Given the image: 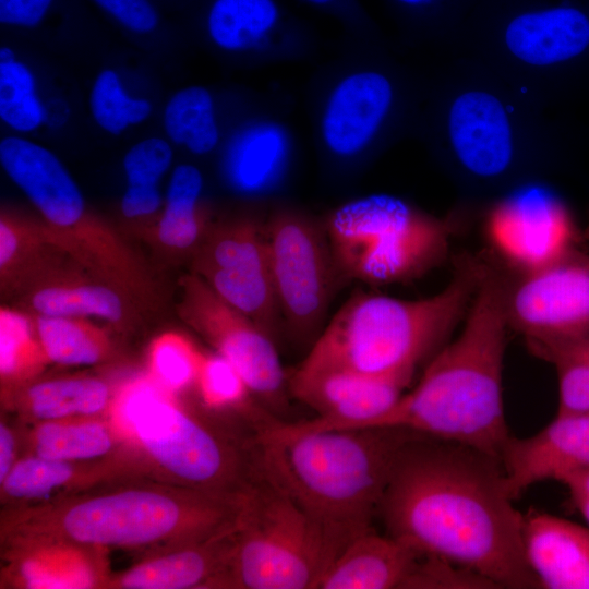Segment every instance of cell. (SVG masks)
<instances>
[{
	"label": "cell",
	"mask_w": 589,
	"mask_h": 589,
	"mask_svg": "<svg viewBox=\"0 0 589 589\" xmlns=\"http://www.w3.org/2000/svg\"><path fill=\"white\" fill-rule=\"evenodd\" d=\"M498 459L420 434L400 449L378 514L386 533L467 569L493 588H540L522 545V518Z\"/></svg>",
	"instance_id": "cell-1"
},
{
	"label": "cell",
	"mask_w": 589,
	"mask_h": 589,
	"mask_svg": "<svg viewBox=\"0 0 589 589\" xmlns=\"http://www.w3.org/2000/svg\"><path fill=\"white\" fill-rule=\"evenodd\" d=\"M429 92L423 133L462 215L568 161L575 136L478 59L459 53Z\"/></svg>",
	"instance_id": "cell-2"
},
{
	"label": "cell",
	"mask_w": 589,
	"mask_h": 589,
	"mask_svg": "<svg viewBox=\"0 0 589 589\" xmlns=\"http://www.w3.org/2000/svg\"><path fill=\"white\" fill-rule=\"evenodd\" d=\"M506 284L484 263L460 334L432 357L411 390L363 428L402 429L500 460L509 437L502 390Z\"/></svg>",
	"instance_id": "cell-3"
},
{
	"label": "cell",
	"mask_w": 589,
	"mask_h": 589,
	"mask_svg": "<svg viewBox=\"0 0 589 589\" xmlns=\"http://www.w3.org/2000/svg\"><path fill=\"white\" fill-rule=\"evenodd\" d=\"M417 433L395 428L290 432L256 420L259 471L322 530L336 553L372 529L394 464Z\"/></svg>",
	"instance_id": "cell-4"
},
{
	"label": "cell",
	"mask_w": 589,
	"mask_h": 589,
	"mask_svg": "<svg viewBox=\"0 0 589 589\" xmlns=\"http://www.w3.org/2000/svg\"><path fill=\"white\" fill-rule=\"evenodd\" d=\"M456 48L546 110L589 85V0H478Z\"/></svg>",
	"instance_id": "cell-5"
},
{
	"label": "cell",
	"mask_w": 589,
	"mask_h": 589,
	"mask_svg": "<svg viewBox=\"0 0 589 589\" xmlns=\"http://www.w3.org/2000/svg\"><path fill=\"white\" fill-rule=\"evenodd\" d=\"M483 264L472 257L460 259L445 288L423 299L353 294L300 364L369 376L413 375L422 361L444 346L468 311Z\"/></svg>",
	"instance_id": "cell-6"
},
{
	"label": "cell",
	"mask_w": 589,
	"mask_h": 589,
	"mask_svg": "<svg viewBox=\"0 0 589 589\" xmlns=\"http://www.w3.org/2000/svg\"><path fill=\"white\" fill-rule=\"evenodd\" d=\"M239 508V493L132 489L72 503L46 526L50 536L83 545L131 548L171 539L182 548L233 526Z\"/></svg>",
	"instance_id": "cell-7"
},
{
	"label": "cell",
	"mask_w": 589,
	"mask_h": 589,
	"mask_svg": "<svg viewBox=\"0 0 589 589\" xmlns=\"http://www.w3.org/2000/svg\"><path fill=\"white\" fill-rule=\"evenodd\" d=\"M454 225L397 195L371 193L339 205L325 231L341 276L387 285L413 280L437 266Z\"/></svg>",
	"instance_id": "cell-8"
},
{
	"label": "cell",
	"mask_w": 589,
	"mask_h": 589,
	"mask_svg": "<svg viewBox=\"0 0 589 589\" xmlns=\"http://www.w3.org/2000/svg\"><path fill=\"white\" fill-rule=\"evenodd\" d=\"M335 557L316 524L256 469L241 491L231 587L314 589Z\"/></svg>",
	"instance_id": "cell-9"
},
{
	"label": "cell",
	"mask_w": 589,
	"mask_h": 589,
	"mask_svg": "<svg viewBox=\"0 0 589 589\" xmlns=\"http://www.w3.org/2000/svg\"><path fill=\"white\" fill-rule=\"evenodd\" d=\"M122 410L154 460L189 488L236 494L253 478L243 472L249 466L233 448L166 400L151 383L129 385Z\"/></svg>",
	"instance_id": "cell-10"
},
{
	"label": "cell",
	"mask_w": 589,
	"mask_h": 589,
	"mask_svg": "<svg viewBox=\"0 0 589 589\" xmlns=\"http://www.w3.org/2000/svg\"><path fill=\"white\" fill-rule=\"evenodd\" d=\"M410 82L387 64L349 71L330 86L318 131L326 152L339 160L363 157L401 129L411 115Z\"/></svg>",
	"instance_id": "cell-11"
},
{
	"label": "cell",
	"mask_w": 589,
	"mask_h": 589,
	"mask_svg": "<svg viewBox=\"0 0 589 589\" xmlns=\"http://www.w3.org/2000/svg\"><path fill=\"white\" fill-rule=\"evenodd\" d=\"M269 274L289 332L306 338L322 323L341 276L325 229L293 213L266 226Z\"/></svg>",
	"instance_id": "cell-12"
},
{
	"label": "cell",
	"mask_w": 589,
	"mask_h": 589,
	"mask_svg": "<svg viewBox=\"0 0 589 589\" xmlns=\"http://www.w3.org/2000/svg\"><path fill=\"white\" fill-rule=\"evenodd\" d=\"M508 326L541 357L589 335V254L577 248L533 272L507 278Z\"/></svg>",
	"instance_id": "cell-13"
},
{
	"label": "cell",
	"mask_w": 589,
	"mask_h": 589,
	"mask_svg": "<svg viewBox=\"0 0 589 589\" xmlns=\"http://www.w3.org/2000/svg\"><path fill=\"white\" fill-rule=\"evenodd\" d=\"M484 212L486 241L518 274L540 269L577 248L574 215L544 179L515 187Z\"/></svg>",
	"instance_id": "cell-14"
},
{
	"label": "cell",
	"mask_w": 589,
	"mask_h": 589,
	"mask_svg": "<svg viewBox=\"0 0 589 589\" xmlns=\"http://www.w3.org/2000/svg\"><path fill=\"white\" fill-rule=\"evenodd\" d=\"M179 287V317L237 369L252 395L267 406H283L288 385L273 336L223 300L197 274L182 276Z\"/></svg>",
	"instance_id": "cell-15"
},
{
	"label": "cell",
	"mask_w": 589,
	"mask_h": 589,
	"mask_svg": "<svg viewBox=\"0 0 589 589\" xmlns=\"http://www.w3.org/2000/svg\"><path fill=\"white\" fill-rule=\"evenodd\" d=\"M412 375L369 376L338 369L301 364L287 377L291 395L316 417L298 422L278 421L290 432L360 429L386 412L405 393Z\"/></svg>",
	"instance_id": "cell-16"
},
{
	"label": "cell",
	"mask_w": 589,
	"mask_h": 589,
	"mask_svg": "<svg viewBox=\"0 0 589 589\" xmlns=\"http://www.w3.org/2000/svg\"><path fill=\"white\" fill-rule=\"evenodd\" d=\"M500 462L513 500L538 482H561L569 474L589 471V411L556 412L538 433L509 436Z\"/></svg>",
	"instance_id": "cell-17"
},
{
	"label": "cell",
	"mask_w": 589,
	"mask_h": 589,
	"mask_svg": "<svg viewBox=\"0 0 589 589\" xmlns=\"http://www.w3.org/2000/svg\"><path fill=\"white\" fill-rule=\"evenodd\" d=\"M29 314L97 317L117 330L137 323L144 309L110 283L70 261L40 276L19 294Z\"/></svg>",
	"instance_id": "cell-18"
},
{
	"label": "cell",
	"mask_w": 589,
	"mask_h": 589,
	"mask_svg": "<svg viewBox=\"0 0 589 589\" xmlns=\"http://www.w3.org/2000/svg\"><path fill=\"white\" fill-rule=\"evenodd\" d=\"M221 171L238 194L259 197L285 180L293 155L288 129L271 118L242 122L221 144Z\"/></svg>",
	"instance_id": "cell-19"
},
{
	"label": "cell",
	"mask_w": 589,
	"mask_h": 589,
	"mask_svg": "<svg viewBox=\"0 0 589 589\" xmlns=\"http://www.w3.org/2000/svg\"><path fill=\"white\" fill-rule=\"evenodd\" d=\"M522 545L540 588L589 589V527L530 508Z\"/></svg>",
	"instance_id": "cell-20"
},
{
	"label": "cell",
	"mask_w": 589,
	"mask_h": 589,
	"mask_svg": "<svg viewBox=\"0 0 589 589\" xmlns=\"http://www.w3.org/2000/svg\"><path fill=\"white\" fill-rule=\"evenodd\" d=\"M236 524L199 543L178 548L123 573L116 586L127 589L231 587Z\"/></svg>",
	"instance_id": "cell-21"
},
{
	"label": "cell",
	"mask_w": 589,
	"mask_h": 589,
	"mask_svg": "<svg viewBox=\"0 0 589 589\" xmlns=\"http://www.w3.org/2000/svg\"><path fill=\"white\" fill-rule=\"evenodd\" d=\"M421 555L405 542L371 529L339 552L316 589L406 588Z\"/></svg>",
	"instance_id": "cell-22"
},
{
	"label": "cell",
	"mask_w": 589,
	"mask_h": 589,
	"mask_svg": "<svg viewBox=\"0 0 589 589\" xmlns=\"http://www.w3.org/2000/svg\"><path fill=\"white\" fill-rule=\"evenodd\" d=\"M49 228L41 221L7 209L0 215V290L17 296L34 280L70 262ZM73 262V261H72Z\"/></svg>",
	"instance_id": "cell-23"
},
{
	"label": "cell",
	"mask_w": 589,
	"mask_h": 589,
	"mask_svg": "<svg viewBox=\"0 0 589 589\" xmlns=\"http://www.w3.org/2000/svg\"><path fill=\"white\" fill-rule=\"evenodd\" d=\"M203 190L204 177L197 166L181 163L172 168L151 244L171 256H193L212 228L202 205Z\"/></svg>",
	"instance_id": "cell-24"
},
{
	"label": "cell",
	"mask_w": 589,
	"mask_h": 589,
	"mask_svg": "<svg viewBox=\"0 0 589 589\" xmlns=\"http://www.w3.org/2000/svg\"><path fill=\"white\" fill-rule=\"evenodd\" d=\"M279 22L276 0H212L205 15V32L218 50L247 55L264 48Z\"/></svg>",
	"instance_id": "cell-25"
},
{
	"label": "cell",
	"mask_w": 589,
	"mask_h": 589,
	"mask_svg": "<svg viewBox=\"0 0 589 589\" xmlns=\"http://www.w3.org/2000/svg\"><path fill=\"white\" fill-rule=\"evenodd\" d=\"M160 121L164 136L194 156L209 155L224 142L216 98L202 85H188L171 94Z\"/></svg>",
	"instance_id": "cell-26"
},
{
	"label": "cell",
	"mask_w": 589,
	"mask_h": 589,
	"mask_svg": "<svg viewBox=\"0 0 589 589\" xmlns=\"http://www.w3.org/2000/svg\"><path fill=\"white\" fill-rule=\"evenodd\" d=\"M269 274L265 227L239 220L212 227L192 256V272Z\"/></svg>",
	"instance_id": "cell-27"
},
{
	"label": "cell",
	"mask_w": 589,
	"mask_h": 589,
	"mask_svg": "<svg viewBox=\"0 0 589 589\" xmlns=\"http://www.w3.org/2000/svg\"><path fill=\"white\" fill-rule=\"evenodd\" d=\"M47 106L34 69L8 46L0 48V121L16 135L47 128Z\"/></svg>",
	"instance_id": "cell-28"
},
{
	"label": "cell",
	"mask_w": 589,
	"mask_h": 589,
	"mask_svg": "<svg viewBox=\"0 0 589 589\" xmlns=\"http://www.w3.org/2000/svg\"><path fill=\"white\" fill-rule=\"evenodd\" d=\"M49 361L62 365H91L111 352L110 337L88 317L31 314Z\"/></svg>",
	"instance_id": "cell-29"
},
{
	"label": "cell",
	"mask_w": 589,
	"mask_h": 589,
	"mask_svg": "<svg viewBox=\"0 0 589 589\" xmlns=\"http://www.w3.org/2000/svg\"><path fill=\"white\" fill-rule=\"evenodd\" d=\"M109 398L108 385L91 376L39 381L22 393V401L32 414L46 421L95 414L107 406Z\"/></svg>",
	"instance_id": "cell-30"
},
{
	"label": "cell",
	"mask_w": 589,
	"mask_h": 589,
	"mask_svg": "<svg viewBox=\"0 0 589 589\" xmlns=\"http://www.w3.org/2000/svg\"><path fill=\"white\" fill-rule=\"evenodd\" d=\"M92 120L103 132L120 135L145 123L153 115L152 100L133 93L116 69H103L95 76L87 96Z\"/></svg>",
	"instance_id": "cell-31"
},
{
	"label": "cell",
	"mask_w": 589,
	"mask_h": 589,
	"mask_svg": "<svg viewBox=\"0 0 589 589\" xmlns=\"http://www.w3.org/2000/svg\"><path fill=\"white\" fill-rule=\"evenodd\" d=\"M33 318L26 311L0 309V374L3 383H21L48 362Z\"/></svg>",
	"instance_id": "cell-32"
},
{
	"label": "cell",
	"mask_w": 589,
	"mask_h": 589,
	"mask_svg": "<svg viewBox=\"0 0 589 589\" xmlns=\"http://www.w3.org/2000/svg\"><path fill=\"white\" fill-rule=\"evenodd\" d=\"M112 445L108 430L97 422L46 421L36 430V455L55 460H84L105 455Z\"/></svg>",
	"instance_id": "cell-33"
},
{
	"label": "cell",
	"mask_w": 589,
	"mask_h": 589,
	"mask_svg": "<svg viewBox=\"0 0 589 589\" xmlns=\"http://www.w3.org/2000/svg\"><path fill=\"white\" fill-rule=\"evenodd\" d=\"M540 358L556 371L557 412L589 411V335L553 348Z\"/></svg>",
	"instance_id": "cell-34"
},
{
	"label": "cell",
	"mask_w": 589,
	"mask_h": 589,
	"mask_svg": "<svg viewBox=\"0 0 589 589\" xmlns=\"http://www.w3.org/2000/svg\"><path fill=\"white\" fill-rule=\"evenodd\" d=\"M425 35L456 48L478 0H388Z\"/></svg>",
	"instance_id": "cell-35"
},
{
	"label": "cell",
	"mask_w": 589,
	"mask_h": 589,
	"mask_svg": "<svg viewBox=\"0 0 589 589\" xmlns=\"http://www.w3.org/2000/svg\"><path fill=\"white\" fill-rule=\"evenodd\" d=\"M204 356L179 333L168 332L155 338L149 363L156 380L171 389H180L197 378Z\"/></svg>",
	"instance_id": "cell-36"
},
{
	"label": "cell",
	"mask_w": 589,
	"mask_h": 589,
	"mask_svg": "<svg viewBox=\"0 0 589 589\" xmlns=\"http://www.w3.org/2000/svg\"><path fill=\"white\" fill-rule=\"evenodd\" d=\"M74 474L69 461L38 455L15 462L1 482L4 494L14 500H34L64 485Z\"/></svg>",
	"instance_id": "cell-37"
},
{
	"label": "cell",
	"mask_w": 589,
	"mask_h": 589,
	"mask_svg": "<svg viewBox=\"0 0 589 589\" xmlns=\"http://www.w3.org/2000/svg\"><path fill=\"white\" fill-rule=\"evenodd\" d=\"M173 147L164 135H149L133 143L122 159L127 184L159 185L175 167Z\"/></svg>",
	"instance_id": "cell-38"
},
{
	"label": "cell",
	"mask_w": 589,
	"mask_h": 589,
	"mask_svg": "<svg viewBox=\"0 0 589 589\" xmlns=\"http://www.w3.org/2000/svg\"><path fill=\"white\" fill-rule=\"evenodd\" d=\"M196 381L212 407L242 406L252 394L237 369L218 353L204 356Z\"/></svg>",
	"instance_id": "cell-39"
},
{
	"label": "cell",
	"mask_w": 589,
	"mask_h": 589,
	"mask_svg": "<svg viewBox=\"0 0 589 589\" xmlns=\"http://www.w3.org/2000/svg\"><path fill=\"white\" fill-rule=\"evenodd\" d=\"M159 185L127 184L120 201V212L133 237L149 243L164 208Z\"/></svg>",
	"instance_id": "cell-40"
},
{
	"label": "cell",
	"mask_w": 589,
	"mask_h": 589,
	"mask_svg": "<svg viewBox=\"0 0 589 589\" xmlns=\"http://www.w3.org/2000/svg\"><path fill=\"white\" fill-rule=\"evenodd\" d=\"M128 33L147 36L158 28L159 13L153 0H92Z\"/></svg>",
	"instance_id": "cell-41"
},
{
	"label": "cell",
	"mask_w": 589,
	"mask_h": 589,
	"mask_svg": "<svg viewBox=\"0 0 589 589\" xmlns=\"http://www.w3.org/2000/svg\"><path fill=\"white\" fill-rule=\"evenodd\" d=\"M57 0H0V23L7 27L32 29L49 15Z\"/></svg>",
	"instance_id": "cell-42"
},
{
	"label": "cell",
	"mask_w": 589,
	"mask_h": 589,
	"mask_svg": "<svg viewBox=\"0 0 589 589\" xmlns=\"http://www.w3.org/2000/svg\"><path fill=\"white\" fill-rule=\"evenodd\" d=\"M561 483L568 489L573 507L580 513L589 527V471L569 474Z\"/></svg>",
	"instance_id": "cell-43"
},
{
	"label": "cell",
	"mask_w": 589,
	"mask_h": 589,
	"mask_svg": "<svg viewBox=\"0 0 589 589\" xmlns=\"http://www.w3.org/2000/svg\"><path fill=\"white\" fill-rule=\"evenodd\" d=\"M14 466V438L3 423L0 425V482H2Z\"/></svg>",
	"instance_id": "cell-44"
},
{
	"label": "cell",
	"mask_w": 589,
	"mask_h": 589,
	"mask_svg": "<svg viewBox=\"0 0 589 589\" xmlns=\"http://www.w3.org/2000/svg\"><path fill=\"white\" fill-rule=\"evenodd\" d=\"M47 128L60 129L67 124L70 119V107L64 99L49 98L47 106Z\"/></svg>",
	"instance_id": "cell-45"
},
{
	"label": "cell",
	"mask_w": 589,
	"mask_h": 589,
	"mask_svg": "<svg viewBox=\"0 0 589 589\" xmlns=\"http://www.w3.org/2000/svg\"><path fill=\"white\" fill-rule=\"evenodd\" d=\"M303 1L312 5L324 7V5L330 4L334 0H303Z\"/></svg>",
	"instance_id": "cell-46"
}]
</instances>
